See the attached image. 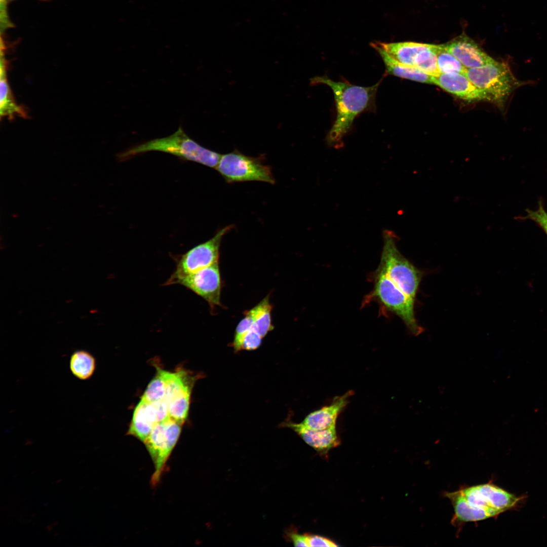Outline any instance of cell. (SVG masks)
<instances>
[{"label": "cell", "mask_w": 547, "mask_h": 547, "mask_svg": "<svg viewBox=\"0 0 547 547\" xmlns=\"http://www.w3.org/2000/svg\"><path fill=\"white\" fill-rule=\"evenodd\" d=\"M263 160L262 157H250L235 150L221 154L215 169L228 183L256 181L274 184L271 167Z\"/></svg>", "instance_id": "8992f818"}, {"label": "cell", "mask_w": 547, "mask_h": 547, "mask_svg": "<svg viewBox=\"0 0 547 547\" xmlns=\"http://www.w3.org/2000/svg\"><path fill=\"white\" fill-rule=\"evenodd\" d=\"M372 296L386 308L399 317L414 336L423 329L417 324L414 315V300L402 291L379 268L376 271Z\"/></svg>", "instance_id": "52a82bcc"}, {"label": "cell", "mask_w": 547, "mask_h": 547, "mask_svg": "<svg viewBox=\"0 0 547 547\" xmlns=\"http://www.w3.org/2000/svg\"><path fill=\"white\" fill-rule=\"evenodd\" d=\"M6 1H7V2H9V1H14V0H6ZM40 1H49V0H40Z\"/></svg>", "instance_id": "4dcf8cb0"}, {"label": "cell", "mask_w": 547, "mask_h": 547, "mask_svg": "<svg viewBox=\"0 0 547 547\" xmlns=\"http://www.w3.org/2000/svg\"><path fill=\"white\" fill-rule=\"evenodd\" d=\"M527 212V218L537 223L547 234V213L541 204L537 210H528Z\"/></svg>", "instance_id": "4316f807"}, {"label": "cell", "mask_w": 547, "mask_h": 547, "mask_svg": "<svg viewBox=\"0 0 547 547\" xmlns=\"http://www.w3.org/2000/svg\"><path fill=\"white\" fill-rule=\"evenodd\" d=\"M5 45L1 44L0 60V114L1 118L12 119L15 116L26 118L25 109L16 103L11 93L7 77L6 60L4 52Z\"/></svg>", "instance_id": "ac0fdd59"}, {"label": "cell", "mask_w": 547, "mask_h": 547, "mask_svg": "<svg viewBox=\"0 0 547 547\" xmlns=\"http://www.w3.org/2000/svg\"><path fill=\"white\" fill-rule=\"evenodd\" d=\"M438 69L440 74H465L466 68L456 58L447 51L443 45H436Z\"/></svg>", "instance_id": "7402d4cb"}, {"label": "cell", "mask_w": 547, "mask_h": 547, "mask_svg": "<svg viewBox=\"0 0 547 547\" xmlns=\"http://www.w3.org/2000/svg\"><path fill=\"white\" fill-rule=\"evenodd\" d=\"M262 338L252 327L244 337L242 344V349L252 350L258 348L261 344Z\"/></svg>", "instance_id": "484cf974"}, {"label": "cell", "mask_w": 547, "mask_h": 547, "mask_svg": "<svg viewBox=\"0 0 547 547\" xmlns=\"http://www.w3.org/2000/svg\"><path fill=\"white\" fill-rule=\"evenodd\" d=\"M169 417L165 400L148 402L141 399L134 409L127 434L143 443L154 425Z\"/></svg>", "instance_id": "8fae6325"}, {"label": "cell", "mask_w": 547, "mask_h": 547, "mask_svg": "<svg viewBox=\"0 0 547 547\" xmlns=\"http://www.w3.org/2000/svg\"><path fill=\"white\" fill-rule=\"evenodd\" d=\"M352 395L353 392L349 390L335 397L329 405L309 413L301 423L308 428L317 430L336 426L338 417L348 404Z\"/></svg>", "instance_id": "2e32d148"}, {"label": "cell", "mask_w": 547, "mask_h": 547, "mask_svg": "<svg viewBox=\"0 0 547 547\" xmlns=\"http://www.w3.org/2000/svg\"><path fill=\"white\" fill-rule=\"evenodd\" d=\"M161 370L166 382L165 401L169 416L183 424L188 414L194 382L202 376L195 375L182 368L174 372Z\"/></svg>", "instance_id": "30bf717a"}, {"label": "cell", "mask_w": 547, "mask_h": 547, "mask_svg": "<svg viewBox=\"0 0 547 547\" xmlns=\"http://www.w3.org/2000/svg\"><path fill=\"white\" fill-rule=\"evenodd\" d=\"M254 323L253 316L250 310L246 312L245 317L238 325L232 342V346L236 352L242 350V344L244 337L252 328Z\"/></svg>", "instance_id": "d4e9b609"}, {"label": "cell", "mask_w": 547, "mask_h": 547, "mask_svg": "<svg viewBox=\"0 0 547 547\" xmlns=\"http://www.w3.org/2000/svg\"><path fill=\"white\" fill-rule=\"evenodd\" d=\"M372 48H378L393 59L404 64L413 66L418 55L428 48L431 44L403 42L384 43L374 42L371 43Z\"/></svg>", "instance_id": "e0dca14e"}, {"label": "cell", "mask_w": 547, "mask_h": 547, "mask_svg": "<svg viewBox=\"0 0 547 547\" xmlns=\"http://www.w3.org/2000/svg\"><path fill=\"white\" fill-rule=\"evenodd\" d=\"M182 423L169 417L157 423L143 443L153 463L152 486L159 482L166 463L179 438Z\"/></svg>", "instance_id": "ba28073f"}, {"label": "cell", "mask_w": 547, "mask_h": 547, "mask_svg": "<svg viewBox=\"0 0 547 547\" xmlns=\"http://www.w3.org/2000/svg\"><path fill=\"white\" fill-rule=\"evenodd\" d=\"M281 425L293 429L307 444L321 454H326L340 444L336 426L317 430L308 428L301 422H285Z\"/></svg>", "instance_id": "9a60e30c"}, {"label": "cell", "mask_w": 547, "mask_h": 547, "mask_svg": "<svg viewBox=\"0 0 547 547\" xmlns=\"http://www.w3.org/2000/svg\"><path fill=\"white\" fill-rule=\"evenodd\" d=\"M290 539H291L292 543L294 546H308L306 534H299L296 532H291L289 534Z\"/></svg>", "instance_id": "f546056e"}, {"label": "cell", "mask_w": 547, "mask_h": 547, "mask_svg": "<svg viewBox=\"0 0 547 547\" xmlns=\"http://www.w3.org/2000/svg\"><path fill=\"white\" fill-rule=\"evenodd\" d=\"M373 48L380 55L384 63L386 68L384 75H393L418 82L433 84V76L424 73L415 66L398 62L378 48Z\"/></svg>", "instance_id": "d6986e66"}, {"label": "cell", "mask_w": 547, "mask_h": 547, "mask_svg": "<svg viewBox=\"0 0 547 547\" xmlns=\"http://www.w3.org/2000/svg\"><path fill=\"white\" fill-rule=\"evenodd\" d=\"M443 45L467 69L480 67L495 60L465 34Z\"/></svg>", "instance_id": "4fadbf2b"}, {"label": "cell", "mask_w": 547, "mask_h": 547, "mask_svg": "<svg viewBox=\"0 0 547 547\" xmlns=\"http://www.w3.org/2000/svg\"><path fill=\"white\" fill-rule=\"evenodd\" d=\"M433 83L466 101H489L487 95L474 85L464 74H440L433 76Z\"/></svg>", "instance_id": "5bb4252c"}, {"label": "cell", "mask_w": 547, "mask_h": 547, "mask_svg": "<svg viewBox=\"0 0 547 547\" xmlns=\"http://www.w3.org/2000/svg\"><path fill=\"white\" fill-rule=\"evenodd\" d=\"M271 308L268 296H267L250 310L254 319L252 328L262 337L273 329L271 319Z\"/></svg>", "instance_id": "44dd1931"}, {"label": "cell", "mask_w": 547, "mask_h": 547, "mask_svg": "<svg viewBox=\"0 0 547 547\" xmlns=\"http://www.w3.org/2000/svg\"><path fill=\"white\" fill-rule=\"evenodd\" d=\"M96 368L95 358L90 352L76 350L70 356L69 368L72 375L82 380L90 379Z\"/></svg>", "instance_id": "ffe728a7"}, {"label": "cell", "mask_w": 547, "mask_h": 547, "mask_svg": "<svg viewBox=\"0 0 547 547\" xmlns=\"http://www.w3.org/2000/svg\"><path fill=\"white\" fill-rule=\"evenodd\" d=\"M436 48V45L431 44L428 48L418 55L413 64L420 70L433 76L440 74L437 67Z\"/></svg>", "instance_id": "603a6c76"}, {"label": "cell", "mask_w": 547, "mask_h": 547, "mask_svg": "<svg viewBox=\"0 0 547 547\" xmlns=\"http://www.w3.org/2000/svg\"><path fill=\"white\" fill-rule=\"evenodd\" d=\"M383 238V246L378 268L414 300L420 281V272L399 251L393 231L384 230Z\"/></svg>", "instance_id": "5b68a950"}, {"label": "cell", "mask_w": 547, "mask_h": 547, "mask_svg": "<svg viewBox=\"0 0 547 547\" xmlns=\"http://www.w3.org/2000/svg\"><path fill=\"white\" fill-rule=\"evenodd\" d=\"M453 507L454 523L477 522L496 517L514 507L520 498L491 482L446 492Z\"/></svg>", "instance_id": "6da1fadb"}, {"label": "cell", "mask_w": 547, "mask_h": 547, "mask_svg": "<svg viewBox=\"0 0 547 547\" xmlns=\"http://www.w3.org/2000/svg\"><path fill=\"white\" fill-rule=\"evenodd\" d=\"M178 284L202 297L212 309L220 305L221 284L218 262L185 277Z\"/></svg>", "instance_id": "7c38bea8"}, {"label": "cell", "mask_w": 547, "mask_h": 547, "mask_svg": "<svg viewBox=\"0 0 547 547\" xmlns=\"http://www.w3.org/2000/svg\"><path fill=\"white\" fill-rule=\"evenodd\" d=\"M307 542L308 546H338L333 541L322 536L315 534H306Z\"/></svg>", "instance_id": "f1b7e54d"}, {"label": "cell", "mask_w": 547, "mask_h": 547, "mask_svg": "<svg viewBox=\"0 0 547 547\" xmlns=\"http://www.w3.org/2000/svg\"><path fill=\"white\" fill-rule=\"evenodd\" d=\"M6 0H0V24L1 34L8 28L14 27V24L9 18Z\"/></svg>", "instance_id": "83f0119b"}, {"label": "cell", "mask_w": 547, "mask_h": 547, "mask_svg": "<svg viewBox=\"0 0 547 547\" xmlns=\"http://www.w3.org/2000/svg\"><path fill=\"white\" fill-rule=\"evenodd\" d=\"M233 227L229 225L219 229L211 239L181 255L175 270L164 285L178 284L185 277L218 262L222 239Z\"/></svg>", "instance_id": "9c48e42d"}, {"label": "cell", "mask_w": 547, "mask_h": 547, "mask_svg": "<svg viewBox=\"0 0 547 547\" xmlns=\"http://www.w3.org/2000/svg\"><path fill=\"white\" fill-rule=\"evenodd\" d=\"M465 75L488 96L489 102L503 109L511 94L527 84L517 80L509 64L494 60L483 66L467 69Z\"/></svg>", "instance_id": "277c9868"}, {"label": "cell", "mask_w": 547, "mask_h": 547, "mask_svg": "<svg viewBox=\"0 0 547 547\" xmlns=\"http://www.w3.org/2000/svg\"><path fill=\"white\" fill-rule=\"evenodd\" d=\"M166 382L161 368L157 367V373L146 388L141 399L148 402L165 400Z\"/></svg>", "instance_id": "cb8c5ba5"}, {"label": "cell", "mask_w": 547, "mask_h": 547, "mask_svg": "<svg viewBox=\"0 0 547 547\" xmlns=\"http://www.w3.org/2000/svg\"><path fill=\"white\" fill-rule=\"evenodd\" d=\"M158 151L170 153L183 160L196 162L216 168L221 155L205 148L191 139L181 127L173 134L156 138L135 145L118 155L120 161H126L139 154Z\"/></svg>", "instance_id": "3957f363"}, {"label": "cell", "mask_w": 547, "mask_h": 547, "mask_svg": "<svg viewBox=\"0 0 547 547\" xmlns=\"http://www.w3.org/2000/svg\"><path fill=\"white\" fill-rule=\"evenodd\" d=\"M381 81L370 87H362L346 81L336 82L327 76L311 79L312 85H327L333 92L336 117L326 137L329 146L335 148L342 147L343 138L350 130L356 118L363 112L374 109L377 91Z\"/></svg>", "instance_id": "7a4b0ae2"}]
</instances>
